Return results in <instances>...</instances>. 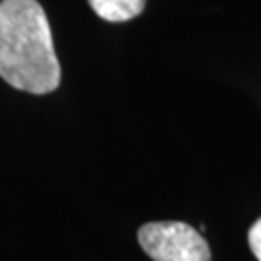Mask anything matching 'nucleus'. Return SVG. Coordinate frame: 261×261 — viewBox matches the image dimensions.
Segmentation results:
<instances>
[{
	"label": "nucleus",
	"instance_id": "3",
	"mask_svg": "<svg viewBox=\"0 0 261 261\" xmlns=\"http://www.w3.org/2000/svg\"><path fill=\"white\" fill-rule=\"evenodd\" d=\"M93 12L107 21H128L140 16L145 0H89Z\"/></svg>",
	"mask_w": 261,
	"mask_h": 261
},
{
	"label": "nucleus",
	"instance_id": "2",
	"mask_svg": "<svg viewBox=\"0 0 261 261\" xmlns=\"http://www.w3.org/2000/svg\"><path fill=\"white\" fill-rule=\"evenodd\" d=\"M138 240L153 261H211L207 240L188 223H147L140 228Z\"/></svg>",
	"mask_w": 261,
	"mask_h": 261
},
{
	"label": "nucleus",
	"instance_id": "1",
	"mask_svg": "<svg viewBox=\"0 0 261 261\" xmlns=\"http://www.w3.org/2000/svg\"><path fill=\"white\" fill-rule=\"evenodd\" d=\"M0 77L35 95L50 93L60 84L50 25L37 0L0 2Z\"/></svg>",
	"mask_w": 261,
	"mask_h": 261
},
{
	"label": "nucleus",
	"instance_id": "4",
	"mask_svg": "<svg viewBox=\"0 0 261 261\" xmlns=\"http://www.w3.org/2000/svg\"><path fill=\"white\" fill-rule=\"evenodd\" d=\"M248 242H250L253 255L257 257V261H261V219H257L252 224V228L248 232Z\"/></svg>",
	"mask_w": 261,
	"mask_h": 261
}]
</instances>
